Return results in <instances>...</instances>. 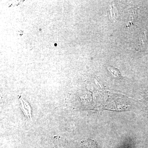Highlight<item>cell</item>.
Here are the masks:
<instances>
[{
	"mask_svg": "<svg viewBox=\"0 0 148 148\" xmlns=\"http://www.w3.org/2000/svg\"><path fill=\"white\" fill-rule=\"evenodd\" d=\"M108 70L113 75L119 78H121V74L119 71L117 69L114 68V67H112V66H109Z\"/></svg>",
	"mask_w": 148,
	"mask_h": 148,
	"instance_id": "obj_1",
	"label": "cell"
},
{
	"mask_svg": "<svg viewBox=\"0 0 148 148\" xmlns=\"http://www.w3.org/2000/svg\"><path fill=\"white\" fill-rule=\"evenodd\" d=\"M111 14H112V19H114V18L115 15V8H111Z\"/></svg>",
	"mask_w": 148,
	"mask_h": 148,
	"instance_id": "obj_2",
	"label": "cell"
}]
</instances>
